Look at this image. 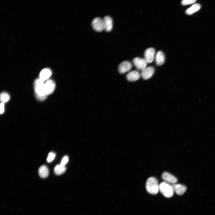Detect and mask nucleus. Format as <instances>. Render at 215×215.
<instances>
[{"label":"nucleus","mask_w":215,"mask_h":215,"mask_svg":"<svg viewBox=\"0 0 215 215\" xmlns=\"http://www.w3.org/2000/svg\"><path fill=\"white\" fill-rule=\"evenodd\" d=\"M34 87L36 98L39 100L43 101L47 98V94L44 82L40 79H36L34 82Z\"/></svg>","instance_id":"obj_1"},{"label":"nucleus","mask_w":215,"mask_h":215,"mask_svg":"<svg viewBox=\"0 0 215 215\" xmlns=\"http://www.w3.org/2000/svg\"><path fill=\"white\" fill-rule=\"evenodd\" d=\"M159 185L158 181L155 178L150 177L147 179L146 182V190L150 194H155L159 190Z\"/></svg>","instance_id":"obj_2"},{"label":"nucleus","mask_w":215,"mask_h":215,"mask_svg":"<svg viewBox=\"0 0 215 215\" xmlns=\"http://www.w3.org/2000/svg\"><path fill=\"white\" fill-rule=\"evenodd\" d=\"M159 190L165 197L170 198L173 194V190L172 185L165 182H161L159 185Z\"/></svg>","instance_id":"obj_3"},{"label":"nucleus","mask_w":215,"mask_h":215,"mask_svg":"<svg viewBox=\"0 0 215 215\" xmlns=\"http://www.w3.org/2000/svg\"><path fill=\"white\" fill-rule=\"evenodd\" d=\"M92 25L93 29L97 32H101L104 30L103 19L99 17H96L93 19Z\"/></svg>","instance_id":"obj_4"},{"label":"nucleus","mask_w":215,"mask_h":215,"mask_svg":"<svg viewBox=\"0 0 215 215\" xmlns=\"http://www.w3.org/2000/svg\"><path fill=\"white\" fill-rule=\"evenodd\" d=\"M133 62L136 68L140 71H142L145 68L148 63L144 59L139 57L134 58Z\"/></svg>","instance_id":"obj_5"},{"label":"nucleus","mask_w":215,"mask_h":215,"mask_svg":"<svg viewBox=\"0 0 215 215\" xmlns=\"http://www.w3.org/2000/svg\"><path fill=\"white\" fill-rule=\"evenodd\" d=\"M155 49L152 47L147 49L144 53V59L147 63H151L153 60L155 54Z\"/></svg>","instance_id":"obj_6"},{"label":"nucleus","mask_w":215,"mask_h":215,"mask_svg":"<svg viewBox=\"0 0 215 215\" xmlns=\"http://www.w3.org/2000/svg\"><path fill=\"white\" fill-rule=\"evenodd\" d=\"M132 64L129 61H125L122 62L118 67V70L121 74H124L130 70Z\"/></svg>","instance_id":"obj_7"},{"label":"nucleus","mask_w":215,"mask_h":215,"mask_svg":"<svg viewBox=\"0 0 215 215\" xmlns=\"http://www.w3.org/2000/svg\"><path fill=\"white\" fill-rule=\"evenodd\" d=\"M154 72V67L152 66H149L142 71L141 76L144 79H148L151 77Z\"/></svg>","instance_id":"obj_8"},{"label":"nucleus","mask_w":215,"mask_h":215,"mask_svg":"<svg viewBox=\"0 0 215 215\" xmlns=\"http://www.w3.org/2000/svg\"><path fill=\"white\" fill-rule=\"evenodd\" d=\"M45 87L47 94H51L54 91L56 87V84L52 79H48L44 83Z\"/></svg>","instance_id":"obj_9"},{"label":"nucleus","mask_w":215,"mask_h":215,"mask_svg":"<svg viewBox=\"0 0 215 215\" xmlns=\"http://www.w3.org/2000/svg\"><path fill=\"white\" fill-rule=\"evenodd\" d=\"M104 30L108 32L110 31L113 26V20L111 18L108 16H105L102 19Z\"/></svg>","instance_id":"obj_10"},{"label":"nucleus","mask_w":215,"mask_h":215,"mask_svg":"<svg viewBox=\"0 0 215 215\" xmlns=\"http://www.w3.org/2000/svg\"><path fill=\"white\" fill-rule=\"evenodd\" d=\"M162 179L167 183L174 184L176 183L177 181V179L175 176L167 172L162 173Z\"/></svg>","instance_id":"obj_11"},{"label":"nucleus","mask_w":215,"mask_h":215,"mask_svg":"<svg viewBox=\"0 0 215 215\" xmlns=\"http://www.w3.org/2000/svg\"><path fill=\"white\" fill-rule=\"evenodd\" d=\"M172 186L173 191L176 194L179 195L183 194L187 189L185 186L179 184H173Z\"/></svg>","instance_id":"obj_12"},{"label":"nucleus","mask_w":215,"mask_h":215,"mask_svg":"<svg viewBox=\"0 0 215 215\" xmlns=\"http://www.w3.org/2000/svg\"><path fill=\"white\" fill-rule=\"evenodd\" d=\"M52 73L51 70L48 68L43 69L39 74V78L42 81L44 82L49 79L51 76Z\"/></svg>","instance_id":"obj_13"},{"label":"nucleus","mask_w":215,"mask_h":215,"mask_svg":"<svg viewBox=\"0 0 215 215\" xmlns=\"http://www.w3.org/2000/svg\"><path fill=\"white\" fill-rule=\"evenodd\" d=\"M141 74L137 71L133 70L128 73L126 76L127 79L130 81H135L138 80Z\"/></svg>","instance_id":"obj_14"},{"label":"nucleus","mask_w":215,"mask_h":215,"mask_svg":"<svg viewBox=\"0 0 215 215\" xmlns=\"http://www.w3.org/2000/svg\"><path fill=\"white\" fill-rule=\"evenodd\" d=\"M165 56L161 51H158L155 56V62L158 65H161L163 64L165 61Z\"/></svg>","instance_id":"obj_15"},{"label":"nucleus","mask_w":215,"mask_h":215,"mask_svg":"<svg viewBox=\"0 0 215 215\" xmlns=\"http://www.w3.org/2000/svg\"><path fill=\"white\" fill-rule=\"evenodd\" d=\"M38 173L39 176L43 178L47 177L49 174L48 168L45 165L41 166L38 170Z\"/></svg>","instance_id":"obj_16"},{"label":"nucleus","mask_w":215,"mask_h":215,"mask_svg":"<svg viewBox=\"0 0 215 215\" xmlns=\"http://www.w3.org/2000/svg\"><path fill=\"white\" fill-rule=\"evenodd\" d=\"M201 6L199 4L196 3L193 5L186 10V13L188 15H191L199 10Z\"/></svg>","instance_id":"obj_17"},{"label":"nucleus","mask_w":215,"mask_h":215,"mask_svg":"<svg viewBox=\"0 0 215 215\" xmlns=\"http://www.w3.org/2000/svg\"><path fill=\"white\" fill-rule=\"evenodd\" d=\"M66 168L65 166L57 165L54 168V171L55 173L57 175L63 174L65 171Z\"/></svg>","instance_id":"obj_18"},{"label":"nucleus","mask_w":215,"mask_h":215,"mask_svg":"<svg viewBox=\"0 0 215 215\" xmlns=\"http://www.w3.org/2000/svg\"><path fill=\"white\" fill-rule=\"evenodd\" d=\"M10 99L9 95L7 92H2L0 94V100L1 102L4 103L8 102Z\"/></svg>","instance_id":"obj_19"},{"label":"nucleus","mask_w":215,"mask_h":215,"mask_svg":"<svg viewBox=\"0 0 215 215\" xmlns=\"http://www.w3.org/2000/svg\"><path fill=\"white\" fill-rule=\"evenodd\" d=\"M55 156V154L53 152H50L48 155L47 157V162H50L52 161L54 159Z\"/></svg>","instance_id":"obj_20"},{"label":"nucleus","mask_w":215,"mask_h":215,"mask_svg":"<svg viewBox=\"0 0 215 215\" xmlns=\"http://www.w3.org/2000/svg\"><path fill=\"white\" fill-rule=\"evenodd\" d=\"M196 1L195 0H183L181 2L183 5H186L194 3Z\"/></svg>","instance_id":"obj_21"},{"label":"nucleus","mask_w":215,"mask_h":215,"mask_svg":"<svg viewBox=\"0 0 215 215\" xmlns=\"http://www.w3.org/2000/svg\"><path fill=\"white\" fill-rule=\"evenodd\" d=\"M68 157L67 156H64L61 162L60 165L63 166H65V165L67 163L68 161Z\"/></svg>","instance_id":"obj_22"},{"label":"nucleus","mask_w":215,"mask_h":215,"mask_svg":"<svg viewBox=\"0 0 215 215\" xmlns=\"http://www.w3.org/2000/svg\"><path fill=\"white\" fill-rule=\"evenodd\" d=\"M0 111L1 114H2L4 111V103L1 102L0 105Z\"/></svg>","instance_id":"obj_23"}]
</instances>
